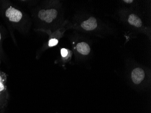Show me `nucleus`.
I'll return each mask as SVG.
<instances>
[{"mask_svg": "<svg viewBox=\"0 0 151 113\" xmlns=\"http://www.w3.org/2000/svg\"><path fill=\"white\" fill-rule=\"evenodd\" d=\"M57 15V11L55 9H51L41 10L39 12L38 16L41 20H44L47 23H51L56 18Z\"/></svg>", "mask_w": 151, "mask_h": 113, "instance_id": "obj_1", "label": "nucleus"}, {"mask_svg": "<svg viewBox=\"0 0 151 113\" xmlns=\"http://www.w3.org/2000/svg\"><path fill=\"white\" fill-rule=\"evenodd\" d=\"M6 16L11 22H18L22 17V14L19 10L10 7L6 11Z\"/></svg>", "mask_w": 151, "mask_h": 113, "instance_id": "obj_2", "label": "nucleus"}, {"mask_svg": "<svg viewBox=\"0 0 151 113\" xmlns=\"http://www.w3.org/2000/svg\"><path fill=\"white\" fill-rule=\"evenodd\" d=\"M145 77L144 71L140 68H136L132 71L131 77L135 84H139L142 81Z\"/></svg>", "mask_w": 151, "mask_h": 113, "instance_id": "obj_3", "label": "nucleus"}, {"mask_svg": "<svg viewBox=\"0 0 151 113\" xmlns=\"http://www.w3.org/2000/svg\"><path fill=\"white\" fill-rule=\"evenodd\" d=\"M81 26L86 30H93L97 26L96 19L93 17H91L88 20L82 22Z\"/></svg>", "mask_w": 151, "mask_h": 113, "instance_id": "obj_4", "label": "nucleus"}, {"mask_svg": "<svg viewBox=\"0 0 151 113\" xmlns=\"http://www.w3.org/2000/svg\"><path fill=\"white\" fill-rule=\"evenodd\" d=\"M77 49L79 53L83 55H87L91 51L89 46L85 42L78 43L77 45Z\"/></svg>", "mask_w": 151, "mask_h": 113, "instance_id": "obj_5", "label": "nucleus"}, {"mask_svg": "<svg viewBox=\"0 0 151 113\" xmlns=\"http://www.w3.org/2000/svg\"><path fill=\"white\" fill-rule=\"evenodd\" d=\"M128 22L130 24L137 27H141L142 24L141 19L134 14H131L129 16Z\"/></svg>", "mask_w": 151, "mask_h": 113, "instance_id": "obj_6", "label": "nucleus"}, {"mask_svg": "<svg viewBox=\"0 0 151 113\" xmlns=\"http://www.w3.org/2000/svg\"><path fill=\"white\" fill-rule=\"evenodd\" d=\"M58 40L56 39H53L50 40L49 43V46L50 47H53L56 45L58 44Z\"/></svg>", "mask_w": 151, "mask_h": 113, "instance_id": "obj_7", "label": "nucleus"}, {"mask_svg": "<svg viewBox=\"0 0 151 113\" xmlns=\"http://www.w3.org/2000/svg\"><path fill=\"white\" fill-rule=\"evenodd\" d=\"M68 50L65 48H63L61 49V54L63 57H65L68 55Z\"/></svg>", "mask_w": 151, "mask_h": 113, "instance_id": "obj_8", "label": "nucleus"}, {"mask_svg": "<svg viewBox=\"0 0 151 113\" xmlns=\"http://www.w3.org/2000/svg\"><path fill=\"white\" fill-rule=\"evenodd\" d=\"M4 89H5V87L2 83V79H1V77L0 76V91H3Z\"/></svg>", "mask_w": 151, "mask_h": 113, "instance_id": "obj_9", "label": "nucleus"}, {"mask_svg": "<svg viewBox=\"0 0 151 113\" xmlns=\"http://www.w3.org/2000/svg\"><path fill=\"white\" fill-rule=\"evenodd\" d=\"M124 2H126V3H132V2H133V0H124Z\"/></svg>", "mask_w": 151, "mask_h": 113, "instance_id": "obj_10", "label": "nucleus"}, {"mask_svg": "<svg viewBox=\"0 0 151 113\" xmlns=\"http://www.w3.org/2000/svg\"><path fill=\"white\" fill-rule=\"evenodd\" d=\"M1 34H0V40H1Z\"/></svg>", "mask_w": 151, "mask_h": 113, "instance_id": "obj_11", "label": "nucleus"}]
</instances>
